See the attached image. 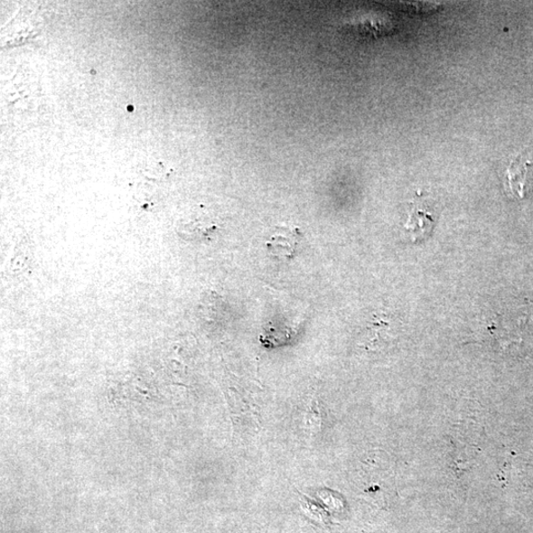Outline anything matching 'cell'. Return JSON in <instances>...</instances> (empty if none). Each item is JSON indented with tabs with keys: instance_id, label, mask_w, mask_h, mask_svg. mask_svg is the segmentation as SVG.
I'll list each match as a JSON object with an SVG mask.
<instances>
[{
	"instance_id": "1",
	"label": "cell",
	"mask_w": 533,
	"mask_h": 533,
	"mask_svg": "<svg viewBox=\"0 0 533 533\" xmlns=\"http://www.w3.org/2000/svg\"><path fill=\"white\" fill-rule=\"evenodd\" d=\"M303 233L292 225L276 226L268 240L266 241V251L276 260L290 261L295 257L300 247Z\"/></svg>"
},
{
	"instance_id": "2",
	"label": "cell",
	"mask_w": 533,
	"mask_h": 533,
	"mask_svg": "<svg viewBox=\"0 0 533 533\" xmlns=\"http://www.w3.org/2000/svg\"><path fill=\"white\" fill-rule=\"evenodd\" d=\"M533 164L529 160L518 155L508 167L507 179L510 193L519 199H524L527 195L533 175Z\"/></svg>"
},
{
	"instance_id": "3",
	"label": "cell",
	"mask_w": 533,
	"mask_h": 533,
	"mask_svg": "<svg viewBox=\"0 0 533 533\" xmlns=\"http://www.w3.org/2000/svg\"><path fill=\"white\" fill-rule=\"evenodd\" d=\"M434 226L432 213L425 209L415 206L409 215L408 221L405 223V229H407L413 240L424 238L429 234Z\"/></svg>"
},
{
	"instance_id": "4",
	"label": "cell",
	"mask_w": 533,
	"mask_h": 533,
	"mask_svg": "<svg viewBox=\"0 0 533 533\" xmlns=\"http://www.w3.org/2000/svg\"><path fill=\"white\" fill-rule=\"evenodd\" d=\"M218 229L217 225L205 221H192L187 223L180 236L186 240H204L210 238L211 234Z\"/></svg>"
}]
</instances>
